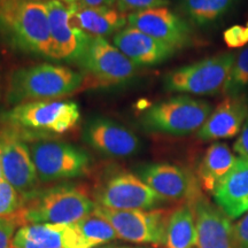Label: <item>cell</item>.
<instances>
[{
  "label": "cell",
  "mask_w": 248,
  "mask_h": 248,
  "mask_svg": "<svg viewBox=\"0 0 248 248\" xmlns=\"http://www.w3.org/2000/svg\"><path fill=\"white\" fill-rule=\"evenodd\" d=\"M0 36L20 51L54 59L43 0H0Z\"/></svg>",
  "instance_id": "6da1fadb"
},
{
  "label": "cell",
  "mask_w": 248,
  "mask_h": 248,
  "mask_svg": "<svg viewBox=\"0 0 248 248\" xmlns=\"http://www.w3.org/2000/svg\"><path fill=\"white\" fill-rule=\"evenodd\" d=\"M84 75L64 66L38 63L15 69L6 83L8 104L53 100L73 94L83 86Z\"/></svg>",
  "instance_id": "7a4b0ae2"
},
{
  "label": "cell",
  "mask_w": 248,
  "mask_h": 248,
  "mask_svg": "<svg viewBox=\"0 0 248 248\" xmlns=\"http://www.w3.org/2000/svg\"><path fill=\"white\" fill-rule=\"evenodd\" d=\"M97 203L88 192L76 185H57L33 192L23 199L16 217L18 226L26 224H73L94 213Z\"/></svg>",
  "instance_id": "3957f363"
},
{
  "label": "cell",
  "mask_w": 248,
  "mask_h": 248,
  "mask_svg": "<svg viewBox=\"0 0 248 248\" xmlns=\"http://www.w3.org/2000/svg\"><path fill=\"white\" fill-rule=\"evenodd\" d=\"M212 111L208 101L178 95L151 106L142 115V124L151 131L186 136L199 131Z\"/></svg>",
  "instance_id": "277c9868"
},
{
  "label": "cell",
  "mask_w": 248,
  "mask_h": 248,
  "mask_svg": "<svg viewBox=\"0 0 248 248\" xmlns=\"http://www.w3.org/2000/svg\"><path fill=\"white\" fill-rule=\"evenodd\" d=\"M235 54H217L179 67L164 77L167 91L194 95H214L222 92L228 82Z\"/></svg>",
  "instance_id": "5b68a950"
},
{
  "label": "cell",
  "mask_w": 248,
  "mask_h": 248,
  "mask_svg": "<svg viewBox=\"0 0 248 248\" xmlns=\"http://www.w3.org/2000/svg\"><path fill=\"white\" fill-rule=\"evenodd\" d=\"M79 62L85 71V89L122 84L132 78L137 67L102 37H92Z\"/></svg>",
  "instance_id": "8992f818"
},
{
  "label": "cell",
  "mask_w": 248,
  "mask_h": 248,
  "mask_svg": "<svg viewBox=\"0 0 248 248\" xmlns=\"http://www.w3.org/2000/svg\"><path fill=\"white\" fill-rule=\"evenodd\" d=\"M29 150L37 176L43 183L80 177L88 173L91 166V157L84 150L67 142L32 141Z\"/></svg>",
  "instance_id": "52a82bcc"
},
{
  "label": "cell",
  "mask_w": 248,
  "mask_h": 248,
  "mask_svg": "<svg viewBox=\"0 0 248 248\" xmlns=\"http://www.w3.org/2000/svg\"><path fill=\"white\" fill-rule=\"evenodd\" d=\"M5 120L14 128L61 135L78 124L80 110L74 101H31L14 106L5 114Z\"/></svg>",
  "instance_id": "ba28073f"
},
{
  "label": "cell",
  "mask_w": 248,
  "mask_h": 248,
  "mask_svg": "<svg viewBox=\"0 0 248 248\" xmlns=\"http://www.w3.org/2000/svg\"><path fill=\"white\" fill-rule=\"evenodd\" d=\"M171 212L164 209L115 210L97 204L94 214L115 230L117 238L135 244L164 245L167 225Z\"/></svg>",
  "instance_id": "9c48e42d"
},
{
  "label": "cell",
  "mask_w": 248,
  "mask_h": 248,
  "mask_svg": "<svg viewBox=\"0 0 248 248\" xmlns=\"http://www.w3.org/2000/svg\"><path fill=\"white\" fill-rule=\"evenodd\" d=\"M97 204L115 210L156 209L163 199L139 176L117 172L105 181L94 192Z\"/></svg>",
  "instance_id": "30bf717a"
},
{
  "label": "cell",
  "mask_w": 248,
  "mask_h": 248,
  "mask_svg": "<svg viewBox=\"0 0 248 248\" xmlns=\"http://www.w3.org/2000/svg\"><path fill=\"white\" fill-rule=\"evenodd\" d=\"M0 146L4 177L26 199L37 191L39 183L29 145L14 130H4L0 132Z\"/></svg>",
  "instance_id": "8fae6325"
},
{
  "label": "cell",
  "mask_w": 248,
  "mask_h": 248,
  "mask_svg": "<svg viewBox=\"0 0 248 248\" xmlns=\"http://www.w3.org/2000/svg\"><path fill=\"white\" fill-rule=\"evenodd\" d=\"M128 24L177 51L192 43V30L187 21L166 6L129 14Z\"/></svg>",
  "instance_id": "7c38bea8"
},
{
  "label": "cell",
  "mask_w": 248,
  "mask_h": 248,
  "mask_svg": "<svg viewBox=\"0 0 248 248\" xmlns=\"http://www.w3.org/2000/svg\"><path fill=\"white\" fill-rule=\"evenodd\" d=\"M54 60L79 61L92 37L71 23L70 6L60 0H46Z\"/></svg>",
  "instance_id": "4fadbf2b"
},
{
  "label": "cell",
  "mask_w": 248,
  "mask_h": 248,
  "mask_svg": "<svg viewBox=\"0 0 248 248\" xmlns=\"http://www.w3.org/2000/svg\"><path fill=\"white\" fill-rule=\"evenodd\" d=\"M139 177L164 201L193 202L201 195L193 176L175 164H148L140 169Z\"/></svg>",
  "instance_id": "5bb4252c"
},
{
  "label": "cell",
  "mask_w": 248,
  "mask_h": 248,
  "mask_svg": "<svg viewBox=\"0 0 248 248\" xmlns=\"http://www.w3.org/2000/svg\"><path fill=\"white\" fill-rule=\"evenodd\" d=\"M83 137L95 151L113 157L131 156L141 147L140 139L135 132L105 117H97L88 122Z\"/></svg>",
  "instance_id": "9a60e30c"
},
{
  "label": "cell",
  "mask_w": 248,
  "mask_h": 248,
  "mask_svg": "<svg viewBox=\"0 0 248 248\" xmlns=\"http://www.w3.org/2000/svg\"><path fill=\"white\" fill-rule=\"evenodd\" d=\"M198 248H238L231 218L202 194L193 202Z\"/></svg>",
  "instance_id": "2e32d148"
},
{
  "label": "cell",
  "mask_w": 248,
  "mask_h": 248,
  "mask_svg": "<svg viewBox=\"0 0 248 248\" xmlns=\"http://www.w3.org/2000/svg\"><path fill=\"white\" fill-rule=\"evenodd\" d=\"M248 116L247 100L241 95L226 97L212 111L197 137L204 141L233 138L240 133Z\"/></svg>",
  "instance_id": "e0dca14e"
},
{
  "label": "cell",
  "mask_w": 248,
  "mask_h": 248,
  "mask_svg": "<svg viewBox=\"0 0 248 248\" xmlns=\"http://www.w3.org/2000/svg\"><path fill=\"white\" fill-rule=\"evenodd\" d=\"M113 44L135 66H155L162 63L177 52L172 46L130 27L119 31L114 36Z\"/></svg>",
  "instance_id": "ac0fdd59"
},
{
  "label": "cell",
  "mask_w": 248,
  "mask_h": 248,
  "mask_svg": "<svg viewBox=\"0 0 248 248\" xmlns=\"http://www.w3.org/2000/svg\"><path fill=\"white\" fill-rule=\"evenodd\" d=\"M12 248H84L73 224H26L15 232Z\"/></svg>",
  "instance_id": "d6986e66"
},
{
  "label": "cell",
  "mask_w": 248,
  "mask_h": 248,
  "mask_svg": "<svg viewBox=\"0 0 248 248\" xmlns=\"http://www.w3.org/2000/svg\"><path fill=\"white\" fill-rule=\"evenodd\" d=\"M216 206L234 219L248 213V159L239 157L213 192Z\"/></svg>",
  "instance_id": "ffe728a7"
},
{
  "label": "cell",
  "mask_w": 248,
  "mask_h": 248,
  "mask_svg": "<svg viewBox=\"0 0 248 248\" xmlns=\"http://www.w3.org/2000/svg\"><path fill=\"white\" fill-rule=\"evenodd\" d=\"M71 23L91 37L111 35L128 23L125 14L113 7H84L69 4Z\"/></svg>",
  "instance_id": "44dd1931"
},
{
  "label": "cell",
  "mask_w": 248,
  "mask_h": 248,
  "mask_svg": "<svg viewBox=\"0 0 248 248\" xmlns=\"http://www.w3.org/2000/svg\"><path fill=\"white\" fill-rule=\"evenodd\" d=\"M237 157L224 142H215L207 148L199 166V181L204 191L212 193L233 168Z\"/></svg>",
  "instance_id": "7402d4cb"
},
{
  "label": "cell",
  "mask_w": 248,
  "mask_h": 248,
  "mask_svg": "<svg viewBox=\"0 0 248 248\" xmlns=\"http://www.w3.org/2000/svg\"><path fill=\"white\" fill-rule=\"evenodd\" d=\"M198 232L193 203L187 202L172 210L166 233V248L197 247Z\"/></svg>",
  "instance_id": "603a6c76"
},
{
  "label": "cell",
  "mask_w": 248,
  "mask_h": 248,
  "mask_svg": "<svg viewBox=\"0 0 248 248\" xmlns=\"http://www.w3.org/2000/svg\"><path fill=\"white\" fill-rule=\"evenodd\" d=\"M239 0H182L181 11L191 23L207 27L221 21L234 9Z\"/></svg>",
  "instance_id": "cb8c5ba5"
},
{
  "label": "cell",
  "mask_w": 248,
  "mask_h": 248,
  "mask_svg": "<svg viewBox=\"0 0 248 248\" xmlns=\"http://www.w3.org/2000/svg\"><path fill=\"white\" fill-rule=\"evenodd\" d=\"M84 248H93L116 239L117 234L109 223L94 213L80 221L73 223Z\"/></svg>",
  "instance_id": "d4e9b609"
},
{
  "label": "cell",
  "mask_w": 248,
  "mask_h": 248,
  "mask_svg": "<svg viewBox=\"0 0 248 248\" xmlns=\"http://www.w3.org/2000/svg\"><path fill=\"white\" fill-rule=\"evenodd\" d=\"M248 85V45L235 55L233 66L229 75L228 82L224 86L223 92L226 97H235L240 95L244 89Z\"/></svg>",
  "instance_id": "484cf974"
},
{
  "label": "cell",
  "mask_w": 248,
  "mask_h": 248,
  "mask_svg": "<svg viewBox=\"0 0 248 248\" xmlns=\"http://www.w3.org/2000/svg\"><path fill=\"white\" fill-rule=\"evenodd\" d=\"M23 207V198L6 181H0V217L16 222V217Z\"/></svg>",
  "instance_id": "4316f807"
},
{
  "label": "cell",
  "mask_w": 248,
  "mask_h": 248,
  "mask_svg": "<svg viewBox=\"0 0 248 248\" xmlns=\"http://www.w3.org/2000/svg\"><path fill=\"white\" fill-rule=\"evenodd\" d=\"M117 9L121 13H136L145 9L163 7L168 5V0H116Z\"/></svg>",
  "instance_id": "83f0119b"
},
{
  "label": "cell",
  "mask_w": 248,
  "mask_h": 248,
  "mask_svg": "<svg viewBox=\"0 0 248 248\" xmlns=\"http://www.w3.org/2000/svg\"><path fill=\"white\" fill-rule=\"evenodd\" d=\"M225 44L230 48H240L248 45V23L235 24L224 31Z\"/></svg>",
  "instance_id": "f1b7e54d"
},
{
  "label": "cell",
  "mask_w": 248,
  "mask_h": 248,
  "mask_svg": "<svg viewBox=\"0 0 248 248\" xmlns=\"http://www.w3.org/2000/svg\"><path fill=\"white\" fill-rule=\"evenodd\" d=\"M17 226L18 224L13 219L0 217V248H12Z\"/></svg>",
  "instance_id": "f546056e"
},
{
  "label": "cell",
  "mask_w": 248,
  "mask_h": 248,
  "mask_svg": "<svg viewBox=\"0 0 248 248\" xmlns=\"http://www.w3.org/2000/svg\"><path fill=\"white\" fill-rule=\"evenodd\" d=\"M233 234L238 248H248V213L233 225Z\"/></svg>",
  "instance_id": "4dcf8cb0"
},
{
  "label": "cell",
  "mask_w": 248,
  "mask_h": 248,
  "mask_svg": "<svg viewBox=\"0 0 248 248\" xmlns=\"http://www.w3.org/2000/svg\"><path fill=\"white\" fill-rule=\"evenodd\" d=\"M233 150L235 153L240 155V157L248 159V116L247 120L245 121L239 137L233 144Z\"/></svg>",
  "instance_id": "1f68e13d"
},
{
  "label": "cell",
  "mask_w": 248,
  "mask_h": 248,
  "mask_svg": "<svg viewBox=\"0 0 248 248\" xmlns=\"http://www.w3.org/2000/svg\"><path fill=\"white\" fill-rule=\"evenodd\" d=\"M116 0H77L76 4L84 7H111Z\"/></svg>",
  "instance_id": "d6a6232c"
},
{
  "label": "cell",
  "mask_w": 248,
  "mask_h": 248,
  "mask_svg": "<svg viewBox=\"0 0 248 248\" xmlns=\"http://www.w3.org/2000/svg\"><path fill=\"white\" fill-rule=\"evenodd\" d=\"M6 86L4 85V70H2V64L1 61H0V105H1L2 99H4L5 94V89Z\"/></svg>",
  "instance_id": "836d02e7"
},
{
  "label": "cell",
  "mask_w": 248,
  "mask_h": 248,
  "mask_svg": "<svg viewBox=\"0 0 248 248\" xmlns=\"http://www.w3.org/2000/svg\"><path fill=\"white\" fill-rule=\"evenodd\" d=\"M4 178V172H2V163H1V146H0V181Z\"/></svg>",
  "instance_id": "e575fe53"
},
{
  "label": "cell",
  "mask_w": 248,
  "mask_h": 248,
  "mask_svg": "<svg viewBox=\"0 0 248 248\" xmlns=\"http://www.w3.org/2000/svg\"><path fill=\"white\" fill-rule=\"evenodd\" d=\"M60 1L64 2V4H74V2H77V0H60Z\"/></svg>",
  "instance_id": "d590c367"
}]
</instances>
